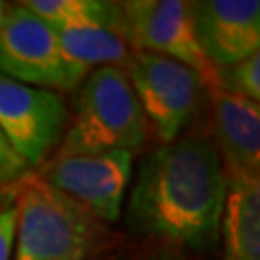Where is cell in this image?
Returning a JSON list of instances; mask_svg holds the SVG:
<instances>
[{
  "instance_id": "6da1fadb",
  "label": "cell",
  "mask_w": 260,
  "mask_h": 260,
  "mask_svg": "<svg viewBox=\"0 0 260 260\" xmlns=\"http://www.w3.org/2000/svg\"><path fill=\"white\" fill-rule=\"evenodd\" d=\"M228 172L216 145L183 137L143 160L127 205L133 232L174 247L210 251L220 241Z\"/></svg>"
},
{
  "instance_id": "7a4b0ae2",
  "label": "cell",
  "mask_w": 260,
  "mask_h": 260,
  "mask_svg": "<svg viewBox=\"0 0 260 260\" xmlns=\"http://www.w3.org/2000/svg\"><path fill=\"white\" fill-rule=\"evenodd\" d=\"M149 139V123L125 72L96 68L85 77L56 156H89L114 150L135 154Z\"/></svg>"
},
{
  "instance_id": "3957f363",
  "label": "cell",
  "mask_w": 260,
  "mask_h": 260,
  "mask_svg": "<svg viewBox=\"0 0 260 260\" xmlns=\"http://www.w3.org/2000/svg\"><path fill=\"white\" fill-rule=\"evenodd\" d=\"M10 189L18 208L14 260H85L99 247L101 222L39 174L27 172Z\"/></svg>"
},
{
  "instance_id": "277c9868",
  "label": "cell",
  "mask_w": 260,
  "mask_h": 260,
  "mask_svg": "<svg viewBox=\"0 0 260 260\" xmlns=\"http://www.w3.org/2000/svg\"><path fill=\"white\" fill-rule=\"evenodd\" d=\"M0 74L19 83L74 91L89 70L74 64L58 41V33L25 6L12 10L0 31Z\"/></svg>"
},
{
  "instance_id": "5b68a950",
  "label": "cell",
  "mask_w": 260,
  "mask_h": 260,
  "mask_svg": "<svg viewBox=\"0 0 260 260\" xmlns=\"http://www.w3.org/2000/svg\"><path fill=\"white\" fill-rule=\"evenodd\" d=\"M127 79L141 110L164 145L177 141L193 120L205 87L201 77L172 58L135 52L127 62Z\"/></svg>"
},
{
  "instance_id": "8992f818",
  "label": "cell",
  "mask_w": 260,
  "mask_h": 260,
  "mask_svg": "<svg viewBox=\"0 0 260 260\" xmlns=\"http://www.w3.org/2000/svg\"><path fill=\"white\" fill-rule=\"evenodd\" d=\"M70 112L62 94L0 74V131L25 166H43L64 137Z\"/></svg>"
},
{
  "instance_id": "52a82bcc",
  "label": "cell",
  "mask_w": 260,
  "mask_h": 260,
  "mask_svg": "<svg viewBox=\"0 0 260 260\" xmlns=\"http://www.w3.org/2000/svg\"><path fill=\"white\" fill-rule=\"evenodd\" d=\"M120 6L125 18V39L137 52L172 58L193 70L210 91H218L216 68L197 43L189 2L131 0Z\"/></svg>"
},
{
  "instance_id": "ba28073f",
  "label": "cell",
  "mask_w": 260,
  "mask_h": 260,
  "mask_svg": "<svg viewBox=\"0 0 260 260\" xmlns=\"http://www.w3.org/2000/svg\"><path fill=\"white\" fill-rule=\"evenodd\" d=\"M133 154L114 150L89 156H54L39 176L93 214L99 222L114 223L121 214L131 181Z\"/></svg>"
},
{
  "instance_id": "9c48e42d",
  "label": "cell",
  "mask_w": 260,
  "mask_h": 260,
  "mask_svg": "<svg viewBox=\"0 0 260 260\" xmlns=\"http://www.w3.org/2000/svg\"><path fill=\"white\" fill-rule=\"evenodd\" d=\"M189 8L197 43L216 70L258 52V0H201L189 2Z\"/></svg>"
},
{
  "instance_id": "30bf717a",
  "label": "cell",
  "mask_w": 260,
  "mask_h": 260,
  "mask_svg": "<svg viewBox=\"0 0 260 260\" xmlns=\"http://www.w3.org/2000/svg\"><path fill=\"white\" fill-rule=\"evenodd\" d=\"M214 133L228 174L258 176L260 106L256 101L212 91ZM216 147V149H218Z\"/></svg>"
},
{
  "instance_id": "8fae6325",
  "label": "cell",
  "mask_w": 260,
  "mask_h": 260,
  "mask_svg": "<svg viewBox=\"0 0 260 260\" xmlns=\"http://www.w3.org/2000/svg\"><path fill=\"white\" fill-rule=\"evenodd\" d=\"M223 260H260V177L228 174L222 218Z\"/></svg>"
},
{
  "instance_id": "7c38bea8",
  "label": "cell",
  "mask_w": 260,
  "mask_h": 260,
  "mask_svg": "<svg viewBox=\"0 0 260 260\" xmlns=\"http://www.w3.org/2000/svg\"><path fill=\"white\" fill-rule=\"evenodd\" d=\"M56 31L79 27L112 29L125 37L123 10L104 0H29L23 4ZM127 41V39H125Z\"/></svg>"
},
{
  "instance_id": "4fadbf2b",
  "label": "cell",
  "mask_w": 260,
  "mask_h": 260,
  "mask_svg": "<svg viewBox=\"0 0 260 260\" xmlns=\"http://www.w3.org/2000/svg\"><path fill=\"white\" fill-rule=\"evenodd\" d=\"M56 33L66 56L85 70H91L94 66L120 68L127 64L131 58L125 37L112 29L79 27L60 29Z\"/></svg>"
},
{
  "instance_id": "5bb4252c",
  "label": "cell",
  "mask_w": 260,
  "mask_h": 260,
  "mask_svg": "<svg viewBox=\"0 0 260 260\" xmlns=\"http://www.w3.org/2000/svg\"><path fill=\"white\" fill-rule=\"evenodd\" d=\"M218 77V91L243 96L249 101L260 99V52L251 58L237 62L230 68L216 70Z\"/></svg>"
},
{
  "instance_id": "9a60e30c",
  "label": "cell",
  "mask_w": 260,
  "mask_h": 260,
  "mask_svg": "<svg viewBox=\"0 0 260 260\" xmlns=\"http://www.w3.org/2000/svg\"><path fill=\"white\" fill-rule=\"evenodd\" d=\"M29 172L25 162L14 152L10 143L0 131V189L16 185L21 177Z\"/></svg>"
},
{
  "instance_id": "2e32d148",
  "label": "cell",
  "mask_w": 260,
  "mask_h": 260,
  "mask_svg": "<svg viewBox=\"0 0 260 260\" xmlns=\"http://www.w3.org/2000/svg\"><path fill=\"white\" fill-rule=\"evenodd\" d=\"M18 230V208L10 203L0 210V260H12Z\"/></svg>"
},
{
  "instance_id": "e0dca14e",
  "label": "cell",
  "mask_w": 260,
  "mask_h": 260,
  "mask_svg": "<svg viewBox=\"0 0 260 260\" xmlns=\"http://www.w3.org/2000/svg\"><path fill=\"white\" fill-rule=\"evenodd\" d=\"M10 203H14V193H12V189H8V191H0V210L6 208Z\"/></svg>"
},
{
  "instance_id": "ac0fdd59",
  "label": "cell",
  "mask_w": 260,
  "mask_h": 260,
  "mask_svg": "<svg viewBox=\"0 0 260 260\" xmlns=\"http://www.w3.org/2000/svg\"><path fill=\"white\" fill-rule=\"evenodd\" d=\"M149 260H185L181 258V256H168V254H160V256H152Z\"/></svg>"
},
{
  "instance_id": "d6986e66",
  "label": "cell",
  "mask_w": 260,
  "mask_h": 260,
  "mask_svg": "<svg viewBox=\"0 0 260 260\" xmlns=\"http://www.w3.org/2000/svg\"><path fill=\"white\" fill-rule=\"evenodd\" d=\"M4 21H6V12H4V4L0 2V31L4 27Z\"/></svg>"
}]
</instances>
